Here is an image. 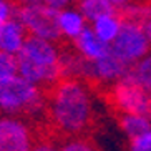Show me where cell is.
Wrapping results in <instances>:
<instances>
[{
	"label": "cell",
	"mask_w": 151,
	"mask_h": 151,
	"mask_svg": "<svg viewBox=\"0 0 151 151\" xmlns=\"http://www.w3.org/2000/svg\"><path fill=\"white\" fill-rule=\"evenodd\" d=\"M45 118L50 134L68 139L88 136L95 121V108L90 85L78 78L63 76L60 81L45 90Z\"/></svg>",
	"instance_id": "cell-1"
},
{
	"label": "cell",
	"mask_w": 151,
	"mask_h": 151,
	"mask_svg": "<svg viewBox=\"0 0 151 151\" xmlns=\"http://www.w3.org/2000/svg\"><path fill=\"white\" fill-rule=\"evenodd\" d=\"M62 47L63 45L28 35L23 48L17 55L18 75L40 86L43 91L52 88L63 78Z\"/></svg>",
	"instance_id": "cell-2"
},
{
	"label": "cell",
	"mask_w": 151,
	"mask_h": 151,
	"mask_svg": "<svg viewBox=\"0 0 151 151\" xmlns=\"http://www.w3.org/2000/svg\"><path fill=\"white\" fill-rule=\"evenodd\" d=\"M45 113V91L20 75L0 81V115L27 116V121Z\"/></svg>",
	"instance_id": "cell-3"
},
{
	"label": "cell",
	"mask_w": 151,
	"mask_h": 151,
	"mask_svg": "<svg viewBox=\"0 0 151 151\" xmlns=\"http://www.w3.org/2000/svg\"><path fill=\"white\" fill-rule=\"evenodd\" d=\"M58 14L47 2H23L15 4L14 15L23 23L28 35L62 45V33L58 28Z\"/></svg>",
	"instance_id": "cell-4"
},
{
	"label": "cell",
	"mask_w": 151,
	"mask_h": 151,
	"mask_svg": "<svg viewBox=\"0 0 151 151\" xmlns=\"http://www.w3.org/2000/svg\"><path fill=\"white\" fill-rule=\"evenodd\" d=\"M105 98L115 115H141L151 120V93L139 86L129 75L108 86Z\"/></svg>",
	"instance_id": "cell-5"
},
{
	"label": "cell",
	"mask_w": 151,
	"mask_h": 151,
	"mask_svg": "<svg viewBox=\"0 0 151 151\" xmlns=\"http://www.w3.org/2000/svg\"><path fill=\"white\" fill-rule=\"evenodd\" d=\"M151 50L143 25L131 20H121V28L115 42L110 45V53L133 67L146 57Z\"/></svg>",
	"instance_id": "cell-6"
},
{
	"label": "cell",
	"mask_w": 151,
	"mask_h": 151,
	"mask_svg": "<svg viewBox=\"0 0 151 151\" xmlns=\"http://www.w3.org/2000/svg\"><path fill=\"white\" fill-rule=\"evenodd\" d=\"M37 143V129L27 120L0 116V151H30Z\"/></svg>",
	"instance_id": "cell-7"
},
{
	"label": "cell",
	"mask_w": 151,
	"mask_h": 151,
	"mask_svg": "<svg viewBox=\"0 0 151 151\" xmlns=\"http://www.w3.org/2000/svg\"><path fill=\"white\" fill-rule=\"evenodd\" d=\"M131 68L133 67L126 65L120 58H116L115 55L108 53L101 60L90 63V76L86 83L90 85V81H91V83L103 85L105 88H108L111 85L121 81L123 78H126L129 75Z\"/></svg>",
	"instance_id": "cell-8"
},
{
	"label": "cell",
	"mask_w": 151,
	"mask_h": 151,
	"mask_svg": "<svg viewBox=\"0 0 151 151\" xmlns=\"http://www.w3.org/2000/svg\"><path fill=\"white\" fill-rule=\"evenodd\" d=\"M28 38V32L15 15L0 27V52L17 57Z\"/></svg>",
	"instance_id": "cell-9"
},
{
	"label": "cell",
	"mask_w": 151,
	"mask_h": 151,
	"mask_svg": "<svg viewBox=\"0 0 151 151\" xmlns=\"http://www.w3.org/2000/svg\"><path fill=\"white\" fill-rule=\"evenodd\" d=\"M73 48L83 60H86L90 63L98 62V60H101L103 57H106L110 53V47L106 43H103L95 35L91 27H86L80 33V37H76L73 40Z\"/></svg>",
	"instance_id": "cell-10"
},
{
	"label": "cell",
	"mask_w": 151,
	"mask_h": 151,
	"mask_svg": "<svg viewBox=\"0 0 151 151\" xmlns=\"http://www.w3.org/2000/svg\"><path fill=\"white\" fill-rule=\"evenodd\" d=\"M85 23H86V20L76 7H68L58 14V28H60L62 38L65 37L67 40L73 42L86 28Z\"/></svg>",
	"instance_id": "cell-11"
},
{
	"label": "cell",
	"mask_w": 151,
	"mask_h": 151,
	"mask_svg": "<svg viewBox=\"0 0 151 151\" xmlns=\"http://www.w3.org/2000/svg\"><path fill=\"white\" fill-rule=\"evenodd\" d=\"M123 2L116 0H83L78 4V10L85 17V20H90L93 23L95 20L106 15H120Z\"/></svg>",
	"instance_id": "cell-12"
},
{
	"label": "cell",
	"mask_w": 151,
	"mask_h": 151,
	"mask_svg": "<svg viewBox=\"0 0 151 151\" xmlns=\"http://www.w3.org/2000/svg\"><path fill=\"white\" fill-rule=\"evenodd\" d=\"M115 116L120 129L129 141L151 131V120L146 116L141 115H115Z\"/></svg>",
	"instance_id": "cell-13"
},
{
	"label": "cell",
	"mask_w": 151,
	"mask_h": 151,
	"mask_svg": "<svg viewBox=\"0 0 151 151\" xmlns=\"http://www.w3.org/2000/svg\"><path fill=\"white\" fill-rule=\"evenodd\" d=\"M120 28H121V18L120 15H106V17H101L95 20L91 23V30L93 33L103 42L110 47L115 38L118 37L120 33Z\"/></svg>",
	"instance_id": "cell-14"
},
{
	"label": "cell",
	"mask_w": 151,
	"mask_h": 151,
	"mask_svg": "<svg viewBox=\"0 0 151 151\" xmlns=\"http://www.w3.org/2000/svg\"><path fill=\"white\" fill-rule=\"evenodd\" d=\"M129 76L139 86L146 90L148 93H151V52L143 60H139L136 65H133V68L129 71Z\"/></svg>",
	"instance_id": "cell-15"
},
{
	"label": "cell",
	"mask_w": 151,
	"mask_h": 151,
	"mask_svg": "<svg viewBox=\"0 0 151 151\" xmlns=\"http://www.w3.org/2000/svg\"><path fill=\"white\" fill-rule=\"evenodd\" d=\"M58 151H100V150L90 136H76L63 139L58 146Z\"/></svg>",
	"instance_id": "cell-16"
},
{
	"label": "cell",
	"mask_w": 151,
	"mask_h": 151,
	"mask_svg": "<svg viewBox=\"0 0 151 151\" xmlns=\"http://www.w3.org/2000/svg\"><path fill=\"white\" fill-rule=\"evenodd\" d=\"M18 75V62L15 55L0 52V81L14 78Z\"/></svg>",
	"instance_id": "cell-17"
},
{
	"label": "cell",
	"mask_w": 151,
	"mask_h": 151,
	"mask_svg": "<svg viewBox=\"0 0 151 151\" xmlns=\"http://www.w3.org/2000/svg\"><path fill=\"white\" fill-rule=\"evenodd\" d=\"M129 151H151V131L146 134L131 139L129 141Z\"/></svg>",
	"instance_id": "cell-18"
},
{
	"label": "cell",
	"mask_w": 151,
	"mask_h": 151,
	"mask_svg": "<svg viewBox=\"0 0 151 151\" xmlns=\"http://www.w3.org/2000/svg\"><path fill=\"white\" fill-rule=\"evenodd\" d=\"M30 151H58V146L52 141L50 133H48L47 136H43L42 139H38V141L33 145V148H32Z\"/></svg>",
	"instance_id": "cell-19"
},
{
	"label": "cell",
	"mask_w": 151,
	"mask_h": 151,
	"mask_svg": "<svg viewBox=\"0 0 151 151\" xmlns=\"http://www.w3.org/2000/svg\"><path fill=\"white\" fill-rule=\"evenodd\" d=\"M15 10V4H10L7 0H0V27L14 15Z\"/></svg>",
	"instance_id": "cell-20"
},
{
	"label": "cell",
	"mask_w": 151,
	"mask_h": 151,
	"mask_svg": "<svg viewBox=\"0 0 151 151\" xmlns=\"http://www.w3.org/2000/svg\"><path fill=\"white\" fill-rule=\"evenodd\" d=\"M143 30H145V35H146L148 42H150V45H151V17L143 23Z\"/></svg>",
	"instance_id": "cell-21"
}]
</instances>
